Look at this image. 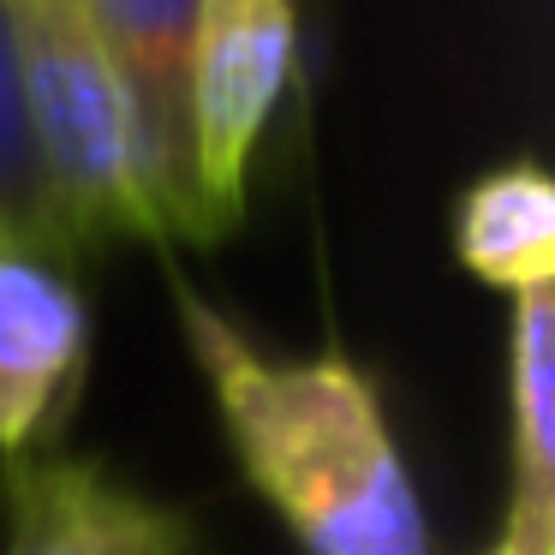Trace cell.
Instances as JSON below:
<instances>
[{
    "label": "cell",
    "instance_id": "obj_9",
    "mask_svg": "<svg viewBox=\"0 0 555 555\" xmlns=\"http://www.w3.org/2000/svg\"><path fill=\"white\" fill-rule=\"evenodd\" d=\"M0 240L7 245H37V251H49V257L78 263L73 245H66V233H61V216H54L49 180H42L37 138H30L13 0H0Z\"/></svg>",
    "mask_w": 555,
    "mask_h": 555
},
{
    "label": "cell",
    "instance_id": "obj_10",
    "mask_svg": "<svg viewBox=\"0 0 555 555\" xmlns=\"http://www.w3.org/2000/svg\"><path fill=\"white\" fill-rule=\"evenodd\" d=\"M483 555H555V495L507 490V526Z\"/></svg>",
    "mask_w": 555,
    "mask_h": 555
},
{
    "label": "cell",
    "instance_id": "obj_5",
    "mask_svg": "<svg viewBox=\"0 0 555 555\" xmlns=\"http://www.w3.org/2000/svg\"><path fill=\"white\" fill-rule=\"evenodd\" d=\"M90 37L102 42L108 66L120 73L126 96L144 126L150 162L162 180L173 240L209 245V216L197 192V144H192V61L204 0H78Z\"/></svg>",
    "mask_w": 555,
    "mask_h": 555
},
{
    "label": "cell",
    "instance_id": "obj_2",
    "mask_svg": "<svg viewBox=\"0 0 555 555\" xmlns=\"http://www.w3.org/2000/svg\"><path fill=\"white\" fill-rule=\"evenodd\" d=\"M13 18L30 138L73 257L108 240H173L138 108L78 0H13Z\"/></svg>",
    "mask_w": 555,
    "mask_h": 555
},
{
    "label": "cell",
    "instance_id": "obj_3",
    "mask_svg": "<svg viewBox=\"0 0 555 555\" xmlns=\"http://www.w3.org/2000/svg\"><path fill=\"white\" fill-rule=\"evenodd\" d=\"M299 66L293 0H204L192 61V144L209 233H233L269 120Z\"/></svg>",
    "mask_w": 555,
    "mask_h": 555
},
{
    "label": "cell",
    "instance_id": "obj_7",
    "mask_svg": "<svg viewBox=\"0 0 555 555\" xmlns=\"http://www.w3.org/2000/svg\"><path fill=\"white\" fill-rule=\"evenodd\" d=\"M454 257L507 299L555 287V185L538 162H502L478 173L454 204Z\"/></svg>",
    "mask_w": 555,
    "mask_h": 555
},
{
    "label": "cell",
    "instance_id": "obj_4",
    "mask_svg": "<svg viewBox=\"0 0 555 555\" xmlns=\"http://www.w3.org/2000/svg\"><path fill=\"white\" fill-rule=\"evenodd\" d=\"M90 371V299L73 263L0 240V460L37 454Z\"/></svg>",
    "mask_w": 555,
    "mask_h": 555
},
{
    "label": "cell",
    "instance_id": "obj_1",
    "mask_svg": "<svg viewBox=\"0 0 555 555\" xmlns=\"http://www.w3.org/2000/svg\"><path fill=\"white\" fill-rule=\"evenodd\" d=\"M173 305L233 460L305 555H430L418 483L359 364L275 359L192 287Z\"/></svg>",
    "mask_w": 555,
    "mask_h": 555
},
{
    "label": "cell",
    "instance_id": "obj_6",
    "mask_svg": "<svg viewBox=\"0 0 555 555\" xmlns=\"http://www.w3.org/2000/svg\"><path fill=\"white\" fill-rule=\"evenodd\" d=\"M7 543L0 555H192L197 526L185 507L156 502L85 454L0 460Z\"/></svg>",
    "mask_w": 555,
    "mask_h": 555
},
{
    "label": "cell",
    "instance_id": "obj_8",
    "mask_svg": "<svg viewBox=\"0 0 555 555\" xmlns=\"http://www.w3.org/2000/svg\"><path fill=\"white\" fill-rule=\"evenodd\" d=\"M507 442H514V483L555 490V287L514 293V317H507Z\"/></svg>",
    "mask_w": 555,
    "mask_h": 555
}]
</instances>
